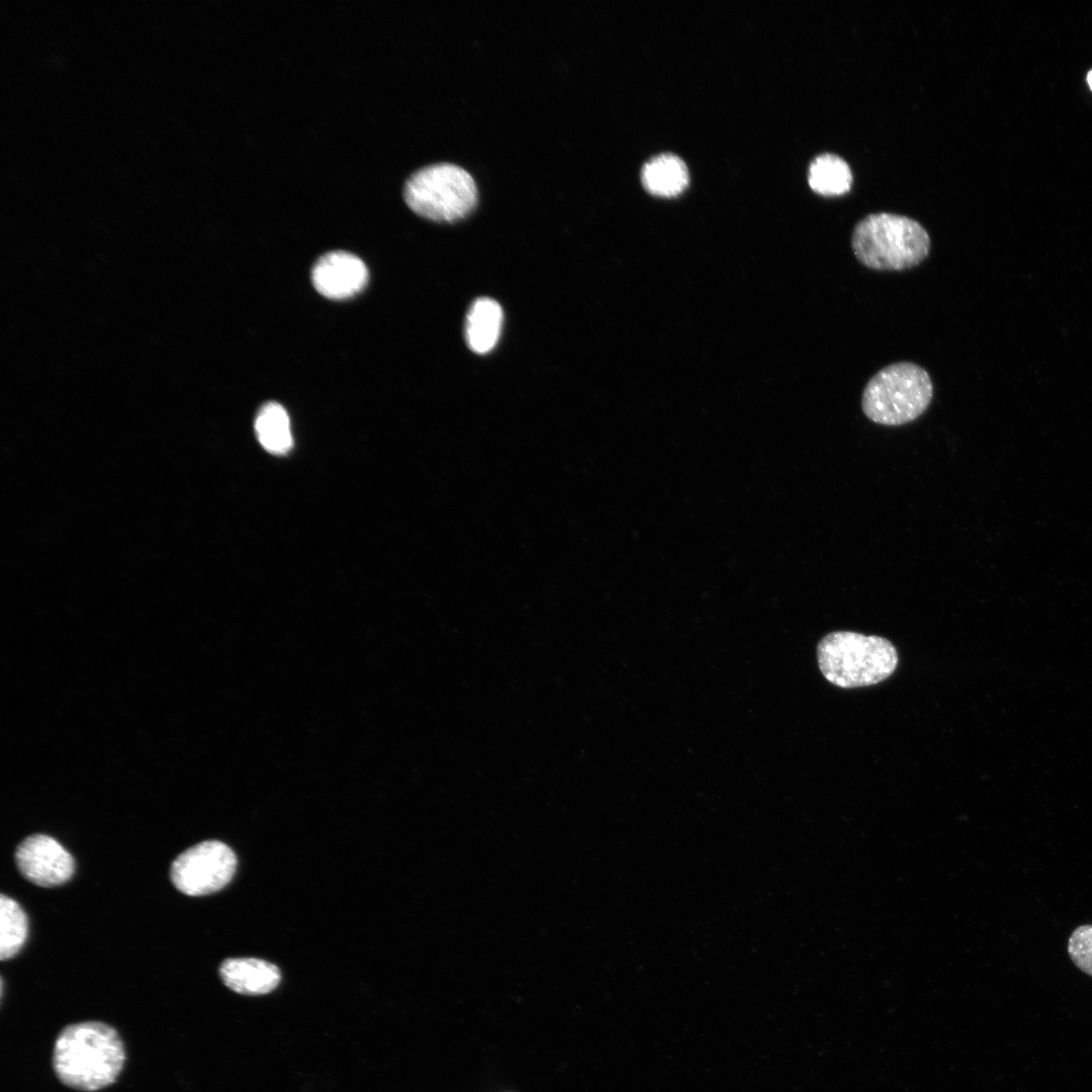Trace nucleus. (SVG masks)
Listing matches in <instances>:
<instances>
[{"label": "nucleus", "instance_id": "obj_3", "mask_svg": "<svg viewBox=\"0 0 1092 1092\" xmlns=\"http://www.w3.org/2000/svg\"><path fill=\"white\" fill-rule=\"evenodd\" d=\"M817 659L824 677L843 689L879 684L898 665V653L892 642L852 631L825 635L818 643Z\"/></svg>", "mask_w": 1092, "mask_h": 1092}, {"label": "nucleus", "instance_id": "obj_2", "mask_svg": "<svg viewBox=\"0 0 1092 1092\" xmlns=\"http://www.w3.org/2000/svg\"><path fill=\"white\" fill-rule=\"evenodd\" d=\"M851 250L857 261L877 271H903L919 265L930 252L925 228L906 215L871 213L855 224Z\"/></svg>", "mask_w": 1092, "mask_h": 1092}, {"label": "nucleus", "instance_id": "obj_5", "mask_svg": "<svg viewBox=\"0 0 1092 1092\" xmlns=\"http://www.w3.org/2000/svg\"><path fill=\"white\" fill-rule=\"evenodd\" d=\"M403 197L408 207L431 220L452 222L465 217L477 202L472 175L450 162L425 166L405 181Z\"/></svg>", "mask_w": 1092, "mask_h": 1092}, {"label": "nucleus", "instance_id": "obj_16", "mask_svg": "<svg viewBox=\"0 0 1092 1092\" xmlns=\"http://www.w3.org/2000/svg\"><path fill=\"white\" fill-rule=\"evenodd\" d=\"M1087 83H1088L1090 89L1092 90V70L1089 71L1088 74H1087Z\"/></svg>", "mask_w": 1092, "mask_h": 1092}, {"label": "nucleus", "instance_id": "obj_1", "mask_svg": "<svg viewBox=\"0 0 1092 1092\" xmlns=\"http://www.w3.org/2000/svg\"><path fill=\"white\" fill-rule=\"evenodd\" d=\"M125 1062L123 1041L115 1028L99 1021L64 1027L54 1044L53 1069L66 1086L96 1091L115 1082Z\"/></svg>", "mask_w": 1092, "mask_h": 1092}, {"label": "nucleus", "instance_id": "obj_12", "mask_svg": "<svg viewBox=\"0 0 1092 1092\" xmlns=\"http://www.w3.org/2000/svg\"><path fill=\"white\" fill-rule=\"evenodd\" d=\"M255 432L262 447L271 454H287L293 446L288 414L277 402L270 401L261 406L255 420Z\"/></svg>", "mask_w": 1092, "mask_h": 1092}, {"label": "nucleus", "instance_id": "obj_11", "mask_svg": "<svg viewBox=\"0 0 1092 1092\" xmlns=\"http://www.w3.org/2000/svg\"><path fill=\"white\" fill-rule=\"evenodd\" d=\"M645 188L655 195L673 196L680 193L689 181L688 168L673 154H660L645 163L641 171Z\"/></svg>", "mask_w": 1092, "mask_h": 1092}, {"label": "nucleus", "instance_id": "obj_13", "mask_svg": "<svg viewBox=\"0 0 1092 1092\" xmlns=\"http://www.w3.org/2000/svg\"><path fill=\"white\" fill-rule=\"evenodd\" d=\"M852 181L850 168L840 156L823 153L810 164L808 182L822 195H840L849 190Z\"/></svg>", "mask_w": 1092, "mask_h": 1092}, {"label": "nucleus", "instance_id": "obj_15", "mask_svg": "<svg viewBox=\"0 0 1092 1092\" xmlns=\"http://www.w3.org/2000/svg\"><path fill=\"white\" fill-rule=\"evenodd\" d=\"M1068 952L1077 968L1092 977V925L1077 927L1068 941Z\"/></svg>", "mask_w": 1092, "mask_h": 1092}, {"label": "nucleus", "instance_id": "obj_4", "mask_svg": "<svg viewBox=\"0 0 1092 1092\" xmlns=\"http://www.w3.org/2000/svg\"><path fill=\"white\" fill-rule=\"evenodd\" d=\"M933 384L920 365L901 361L879 370L861 394L864 416L875 424L897 427L911 423L928 408Z\"/></svg>", "mask_w": 1092, "mask_h": 1092}, {"label": "nucleus", "instance_id": "obj_14", "mask_svg": "<svg viewBox=\"0 0 1092 1092\" xmlns=\"http://www.w3.org/2000/svg\"><path fill=\"white\" fill-rule=\"evenodd\" d=\"M28 931V921L20 905L5 895L0 898V959L14 957L23 946Z\"/></svg>", "mask_w": 1092, "mask_h": 1092}, {"label": "nucleus", "instance_id": "obj_8", "mask_svg": "<svg viewBox=\"0 0 1092 1092\" xmlns=\"http://www.w3.org/2000/svg\"><path fill=\"white\" fill-rule=\"evenodd\" d=\"M368 280L364 262L344 251L330 252L322 256L311 270L314 288L331 299H345L360 292Z\"/></svg>", "mask_w": 1092, "mask_h": 1092}, {"label": "nucleus", "instance_id": "obj_7", "mask_svg": "<svg viewBox=\"0 0 1092 1092\" xmlns=\"http://www.w3.org/2000/svg\"><path fill=\"white\" fill-rule=\"evenodd\" d=\"M15 862L27 881L44 888L66 883L75 870L71 853L55 838L44 834L23 839L15 850Z\"/></svg>", "mask_w": 1092, "mask_h": 1092}, {"label": "nucleus", "instance_id": "obj_9", "mask_svg": "<svg viewBox=\"0 0 1092 1092\" xmlns=\"http://www.w3.org/2000/svg\"><path fill=\"white\" fill-rule=\"evenodd\" d=\"M219 976L231 990L243 995H263L279 984V969L266 961L242 958L228 959L219 967Z\"/></svg>", "mask_w": 1092, "mask_h": 1092}, {"label": "nucleus", "instance_id": "obj_10", "mask_svg": "<svg viewBox=\"0 0 1092 1092\" xmlns=\"http://www.w3.org/2000/svg\"><path fill=\"white\" fill-rule=\"evenodd\" d=\"M503 309L493 299L482 297L470 306L465 322V340L475 353L485 354L496 345L503 326Z\"/></svg>", "mask_w": 1092, "mask_h": 1092}, {"label": "nucleus", "instance_id": "obj_6", "mask_svg": "<svg viewBox=\"0 0 1092 1092\" xmlns=\"http://www.w3.org/2000/svg\"><path fill=\"white\" fill-rule=\"evenodd\" d=\"M236 868L237 857L231 847L218 840H205L189 847L174 859L170 878L181 893L204 896L226 886Z\"/></svg>", "mask_w": 1092, "mask_h": 1092}]
</instances>
